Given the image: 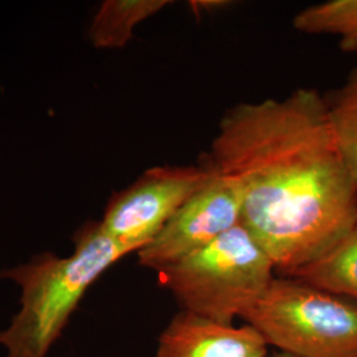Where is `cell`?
Wrapping results in <instances>:
<instances>
[{
    "instance_id": "cell-1",
    "label": "cell",
    "mask_w": 357,
    "mask_h": 357,
    "mask_svg": "<svg viewBox=\"0 0 357 357\" xmlns=\"http://www.w3.org/2000/svg\"><path fill=\"white\" fill-rule=\"evenodd\" d=\"M202 165L237 183L241 224L284 277L328 253L356 221V184L317 90L236 105Z\"/></svg>"
},
{
    "instance_id": "cell-2",
    "label": "cell",
    "mask_w": 357,
    "mask_h": 357,
    "mask_svg": "<svg viewBox=\"0 0 357 357\" xmlns=\"http://www.w3.org/2000/svg\"><path fill=\"white\" fill-rule=\"evenodd\" d=\"M69 257L43 253L0 280L20 287V310L0 331L4 357H47L90 286L119 259L137 250L110 237L100 221L77 230Z\"/></svg>"
},
{
    "instance_id": "cell-3",
    "label": "cell",
    "mask_w": 357,
    "mask_h": 357,
    "mask_svg": "<svg viewBox=\"0 0 357 357\" xmlns=\"http://www.w3.org/2000/svg\"><path fill=\"white\" fill-rule=\"evenodd\" d=\"M275 266L243 224L158 270L183 311L233 324L268 290Z\"/></svg>"
},
{
    "instance_id": "cell-4",
    "label": "cell",
    "mask_w": 357,
    "mask_h": 357,
    "mask_svg": "<svg viewBox=\"0 0 357 357\" xmlns=\"http://www.w3.org/2000/svg\"><path fill=\"white\" fill-rule=\"evenodd\" d=\"M241 319L295 357H357V301L290 277L274 278Z\"/></svg>"
},
{
    "instance_id": "cell-5",
    "label": "cell",
    "mask_w": 357,
    "mask_h": 357,
    "mask_svg": "<svg viewBox=\"0 0 357 357\" xmlns=\"http://www.w3.org/2000/svg\"><path fill=\"white\" fill-rule=\"evenodd\" d=\"M212 176L213 171L203 165L153 167L115 193L100 224L110 237L138 253Z\"/></svg>"
},
{
    "instance_id": "cell-6",
    "label": "cell",
    "mask_w": 357,
    "mask_h": 357,
    "mask_svg": "<svg viewBox=\"0 0 357 357\" xmlns=\"http://www.w3.org/2000/svg\"><path fill=\"white\" fill-rule=\"evenodd\" d=\"M241 216L243 195L237 183L213 171L204 187L191 196L153 241L138 252L139 264L155 271L166 268L240 225Z\"/></svg>"
},
{
    "instance_id": "cell-7",
    "label": "cell",
    "mask_w": 357,
    "mask_h": 357,
    "mask_svg": "<svg viewBox=\"0 0 357 357\" xmlns=\"http://www.w3.org/2000/svg\"><path fill=\"white\" fill-rule=\"evenodd\" d=\"M268 344L249 324L234 326L180 311L158 339L155 357H266Z\"/></svg>"
},
{
    "instance_id": "cell-8",
    "label": "cell",
    "mask_w": 357,
    "mask_h": 357,
    "mask_svg": "<svg viewBox=\"0 0 357 357\" xmlns=\"http://www.w3.org/2000/svg\"><path fill=\"white\" fill-rule=\"evenodd\" d=\"M168 0H106L89 28L90 41L100 50L123 48L142 22L160 13Z\"/></svg>"
},
{
    "instance_id": "cell-9",
    "label": "cell",
    "mask_w": 357,
    "mask_h": 357,
    "mask_svg": "<svg viewBox=\"0 0 357 357\" xmlns=\"http://www.w3.org/2000/svg\"><path fill=\"white\" fill-rule=\"evenodd\" d=\"M287 277L357 301V218L328 253Z\"/></svg>"
},
{
    "instance_id": "cell-10",
    "label": "cell",
    "mask_w": 357,
    "mask_h": 357,
    "mask_svg": "<svg viewBox=\"0 0 357 357\" xmlns=\"http://www.w3.org/2000/svg\"><path fill=\"white\" fill-rule=\"evenodd\" d=\"M293 26L305 33L340 38V50L357 52V0H328L310 6L294 16Z\"/></svg>"
},
{
    "instance_id": "cell-11",
    "label": "cell",
    "mask_w": 357,
    "mask_h": 357,
    "mask_svg": "<svg viewBox=\"0 0 357 357\" xmlns=\"http://www.w3.org/2000/svg\"><path fill=\"white\" fill-rule=\"evenodd\" d=\"M326 103L337 147L357 187V68Z\"/></svg>"
},
{
    "instance_id": "cell-12",
    "label": "cell",
    "mask_w": 357,
    "mask_h": 357,
    "mask_svg": "<svg viewBox=\"0 0 357 357\" xmlns=\"http://www.w3.org/2000/svg\"><path fill=\"white\" fill-rule=\"evenodd\" d=\"M228 4H230V1H227V0H193V1H190V7L196 15L203 13H215L217 10H222Z\"/></svg>"
},
{
    "instance_id": "cell-13",
    "label": "cell",
    "mask_w": 357,
    "mask_h": 357,
    "mask_svg": "<svg viewBox=\"0 0 357 357\" xmlns=\"http://www.w3.org/2000/svg\"><path fill=\"white\" fill-rule=\"evenodd\" d=\"M273 357H295L293 355H289V354H286V352H280V354H277V355H274Z\"/></svg>"
}]
</instances>
